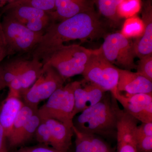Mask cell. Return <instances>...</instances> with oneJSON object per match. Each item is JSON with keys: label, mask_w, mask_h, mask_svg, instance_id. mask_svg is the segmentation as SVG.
I'll list each match as a JSON object with an SVG mask.
<instances>
[{"label": "cell", "mask_w": 152, "mask_h": 152, "mask_svg": "<svg viewBox=\"0 0 152 152\" xmlns=\"http://www.w3.org/2000/svg\"><path fill=\"white\" fill-rule=\"evenodd\" d=\"M136 65V72L152 82V54L140 58Z\"/></svg>", "instance_id": "obj_27"}, {"label": "cell", "mask_w": 152, "mask_h": 152, "mask_svg": "<svg viewBox=\"0 0 152 152\" xmlns=\"http://www.w3.org/2000/svg\"><path fill=\"white\" fill-rule=\"evenodd\" d=\"M93 50L79 45H63L42 58L43 68H54L66 80L83 74Z\"/></svg>", "instance_id": "obj_3"}, {"label": "cell", "mask_w": 152, "mask_h": 152, "mask_svg": "<svg viewBox=\"0 0 152 152\" xmlns=\"http://www.w3.org/2000/svg\"><path fill=\"white\" fill-rule=\"evenodd\" d=\"M99 13L112 23L117 24L121 18L117 10L123 0H96Z\"/></svg>", "instance_id": "obj_24"}, {"label": "cell", "mask_w": 152, "mask_h": 152, "mask_svg": "<svg viewBox=\"0 0 152 152\" xmlns=\"http://www.w3.org/2000/svg\"><path fill=\"white\" fill-rule=\"evenodd\" d=\"M56 0H16L2 7L1 14L19 6H28L51 13L55 11Z\"/></svg>", "instance_id": "obj_22"}, {"label": "cell", "mask_w": 152, "mask_h": 152, "mask_svg": "<svg viewBox=\"0 0 152 152\" xmlns=\"http://www.w3.org/2000/svg\"><path fill=\"white\" fill-rule=\"evenodd\" d=\"M137 152H152V136H136Z\"/></svg>", "instance_id": "obj_29"}, {"label": "cell", "mask_w": 152, "mask_h": 152, "mask_svg": "<svg viewBox=\"0 0 152 152\" xmlns=\"http://www.w3.org/2000/svg\"><path fill=\"white\" fill-rule=\"evenodd\" d=\"M145 29L143 21L136 15L126 19L120 33L128 39H138L143 34Z\"/></svg>", "instance_id": "obj_21"}, {"label": "cell", "mask_w": 152, "mask_h": 152, "mask_svg": "<svg viewBox=\"0 0 152 152\" xmlns=\"http://www.w3.org/2000/svg\"><path fill=\"white\" fill-rule=\"evenodd\" d=\"M118 69L106 59L97 49L93 50L82 75L86 81L110 92L114 97L120 92L118 89Z\"/></svg>", "instance_id": "obj_6"}, {"label": "cell", "mask_w": 152, "mask_h": 152, "mask_svg": "<svg viewBox=\"0 0 152 152\" xmlns=\"http://www.w3.org/2000/svg\"><path fill=\"white\" fill-rule=\"evenodd\" d=\"M65 81L54 68H43L42 72L38 80L22 94L24 104L38 111L39 104L64 86Z\"/></svg>", "instance_id": "obj_8"}, {"label": "cell", "mask_w": 152, "mask_h": 152, "mask_svg": "<svg viewBox=\"0 0 152 152\" xmlns=\"http://www.w3.org/2000/svg\"><path fill=\"white\" fill-rule=\"evenodd\" d=\"M7 141L5 133L0 124V152H8Z\"/></svg>", "instance_id": "obj_33"}, {"label": "cell", "mask_w": 152, "mask_h": 152, "mask_svg": "<svg viewBox=\"0 0 152 152\" xmlns=\"http://www.w3.org/2000/svg\"><path fill=\"white\" fill-rule=\"evenodd\" d=\"M42 121L37 112L30 117L20 134L17 141L16 147L24 145L34 137L36 131Z\"/></svg>", "instance_id": "obj_25"}, {"label": "cell", "mask_w": 152, "mask_h": 152, "mask_svg": "<svg viewBox=\"0 0 152 152\" xmlns=\"http://www.w3.org/2000/svg\"><path fill=\"white\" fill-rule=\"evenodd\" d=\"M113 98L117 121L116 152H137L135 132L139 121L120 108L116 100Z\"/></svg>", "instance_id": "obj_9"}, {"label": "cell", "mask_w": 152, "mask_h": 152, "mask_svg": "<svg viewBox=\"0 0 152 152\" xmlns=\"http://www.w3.org/2000/svg\"><path fill=\"white\" fill-rule=\"evenodd\" d=\"M1 20L2 29L9 56L32 53L44 33L31 31L7 13Z\"/></svg>", "instance_id": "obj_5"}, {"label": "cell", "mask_w": 152, "mask_h": 152, "mask_svg": "<svg viewBox=\"0 0 152 152\" xmlns=\"http://www.w3.org/2000/svg\"><path fill=\"white\" fill-rule=\"evenodd\" d=\"M136 136H152V122L142 123L136 128Z\"/></svg>", "instance_id": "obj_32"}, {"label": "cell", "mask_w": 152, "mask_h": 152, "mask_svg": "<svg viewBox=\"0 0 152 152\" xmlns=\"http://www.w3.org/2000/svg\"><path fill=\"white\" fill-rule=\"evenodd\" d=\"M24 104L21 98L8 96L0 104V124L5 133L7 140L14 121Z\"/></svg>", "instance_id": "obj_19"}, {"label": "cell", "mask_w": 152, "mask_h": 152, "mask_svg": "<svg viewBox=\"0 0 152 152\" xmlns=\"http://www.w3.org/2000/svg\"><path fill=\"white\" fill-rule=\"evenodd\" d=\"M37 112L24 104L14 121L12 130L7 138L9 146L16 148L17 141L22 130L30 117Z\"/></svg>", "instance_id": "obj_20"}, {"label": "cell", "mask_w": 152, "mask_h": 152, "mask_svg": "<svg viewBox=\"0 0 152 152\" xmlns=\"http://www.w3.org/2000/svg\"><path fill=\"white\" fill-rule=\"evenodd\" d=\"M82 82L83 81L71 82L56 91L48 99L47 102L38 109L37 113L41 119H54L72 128L74 91Z\"/></svg>", "instance_id": "obj_4"}, {"label": "cell", "mask_w": 152, "mask_h": 152, "mask_svg": "<svg viewBox=\"0 0 152 152\" xmlns=\"http://www.w3.org/2000/svg\"><path fill=\"white\" fill-rule=\"evenodd\" d=\"M29 29L44 33L53 22L48 12L28 6H19L4 12Z\"/></svg>", "instance_id": "obj_10"}, {"label": "cell", "mask_w": 152, "mask_h": 152, "mask_svg": "<svg viewBox=\"0 0 152 152\" xmlns=\"http://www.w3.org/2000/svg\"><path fill=\"white\" fill-rule=\"evenodd\" d=\"M8 88H9V92L7 96L21 98L22 86L18 77L11 82Z\"/></svg>", "instance_id": "obj_30"}, {"label": "cell", "mask_w": 152, "mask_h": 152, "mask_svg": "<svg viewBox=\"0 0 152 152\" xmlns=\"http://www.w3.org/2000/svg\"><path fill=\"white\" fill-rule=\"evenodd\" d=\"M34 137L40 145L51 146L50 132L48 126L43 121H42L37 129Z\"/></svg>", "instance_id": "obj_28"}, {"label": "cell", "mask_w": 152, "mask_h": 152, "mask_svg": "<svg viewBox=\"0 0 152 152\" xmlns=\"http://www.w3.org/2000/svg\"><path fill=\"white\" fill-rule=\"evenodd\" d=\"M95 0H56L55 11L49 13L53 22L61 21L77 14L94 10Z\"/></svg>", "instance_id": "obj_14"}, {"label": "cell", "mask_w": 152, "mask_h": 152, "mask_svg": "<svg viewBox=\"0 0 152 152\" xmlns=\"http://www.w3.org/2000/svg\"><path fill=\"white\" fill-rule=\"evenodd\" d=\"M15 1L16 0H0V7H3L10 3Z\"/></svg>", "instance_id": "obj_34"}, {"label": "cell", "mask_w": 152, "mask_h": 152, "mask_svg": "<svg viewBox=\"0 0 152 152\" xmlns=\"http://www.w3.org/2000/svg\"><path fill=\"white\" fill-rule=\"evenodd\" d=\"M88 83L86 84V81L84 80L74 91V118L77 114L100 102L105 96L107 92L100 87L92 83Z\"/></svg>", "instance_id": "obj_12"}, {"label": "cell", "mask_w": 152, "mask_h": 152, "mask_svg": "<svg viewBox=\"0 0 152 152\" xmlns=\"http://www.w3.org/2000/svg\"><path fill=\"white\" fill-rule=\"evenodd\" d=\"M113 97L125 111L138 121L152 122V93L125 96L119 92Z\"/></svg>", "instance_id": "obj_11"}, {"label": "cell", "mask_w": 152, "mask_h": 152, "mask_svg": "<svg viewBox=\"0 0 152 152\" xmlns=\"http://www.w3.org/2000/svg\"><path fill=\"white\" fill-rule=\"evenodd\" d=\"M104 33L103 24L95 10L80 13L61 21L52 23L31 53L32 57L41 61L64 43L76 40L82 42L94 40L103 37Z\"/></svg>", "instance_id": "obj_1"}, {"label": "cell", "mask_w": 152, "mask_h": 152, "mask_svg": "<svg viewBox=\"0 0 152 152\" xmlns=\"http://www.w3.org/2000/svg\"><path fill=\"white\" fill-rule=\"evenodd\" d=\"M142 19L145 26L143 34L134 42L136 57L140 59L152 53V7L150 1L144 4Z\"/></svg>", "instance_id": "obj_17"}, {"label": "cell", "mask_w": 152, "mask_h": 152, "mask_svg": "<svg viewBox=\"0 0 152 152\" xmlns=\"http://www.w3.org/2000/svg\"><path fill=\"white\" fill-rule=\"evenodd\" d=\"M46 124L51 136V147L61 152H67L72 144L74 135L72 128L58 120L48 118L42 120Z\"/></svg>", "instance_id": "obj_16"}, {"label": "cell", "mask_w": 152, "mask_h": 152, "mask_svg": "<svg viewBox=\"0 0 152 152\" xmlns=\"http://www.w3.org/2000/svg\"><path fill=\"white\" fill-rule=\"evenodd\" d=\"M43 67L42 61L35 58H18L17 77L21 84L22 95L38 80L42 72Z\"/></svg>", "instance_id": "obj_15"}, {"label": "cell", "mask_w": 152, "mask_h": 152, "mask_svg": "<svg viewBox=\"0 0 152 152\" xmlns=\"http://www.w3.org/2000/svg\"><path fill=\"white\" fill-rule=\"evenodd\" d=\"M18 58L0 64V91L8 87L17 77Z\"/></svg>", "instance_id": "obj_23"}, {"label": "cell", "mask_w": 152, "mask_h": 152, "mask_svg": "<svg viewBox=\"0 0 152 152\" xmlns=\"http://www.w3.org/2000/svg\"><path fill=\"white\" fill-rule=\"evenodd\" d=\"M142 9V0H123L118 6L117 13L120 18H128L136 15Z\"/></svg>", "instance_id": "obj_26"}, {"label": "cell", "mask_w": 152, "mask_h": 152, "mask_svg": "<svg viewBox=\"0 0 152 152\" xmlns=\"http://www.w3.org/2000/svg\"><path fill=\"white\" fill-rule=\"evenodd\" d=\"M74 126L85 134L116 138L117 121L111 94H106L94 105L74 118Z\"/></svg>", "instance_id": "obj_2"}, {"label": "cell", "mask_w": 152, "mask_h": 152, "mask_svg": "<svg viewBox=\"0 0 152 152\" xmlns=\"http://www.w3.org/2000/svg\"><path fill=\"white\" fill-rule=\"evenodd\" d=\"M16 152H61L58 151L53 147L49 146L40 145L26 147L22 148Z\"/></svg>", "instance_id": "obj_31"}, {"label": "cell", "mask_w": 152, "mask_h": 152, "mask_svg": "<svg viewBox=\"0 0 152 152\" xmlns=\"http://www.w3.org/2000/svg\"><path fill=\"white\" fill-rule=\"evenodd\" d=\"M118 89L129 94L152 93V82L137 72L119 69Z\"/></svg>", "instance_id": "obj_13"}, {"label": "cell", "mask_w": 152, "mask_h": 152, "mask_svg": "<svg viewBox=\"0 0 152 152\" xmlns=\"http://www.w3.org/2000/svg\"><path fill=\"white\" fill-rule=\"evenodd\" d=\"M72 129L75 137V152H116L100 136L81 132L74 126Z\"/></svg>", "instance_id": "obj_18"}, {"label": "cell", "mask_w": 152, "mask_h": 152, "mask_svg": "<svg viewBox=\"0 0 152 152\" xmlns=\"http://www.w3.org/2000/svg\"><path fill=\"white\" fill-rule=\"evenodd\" d=\"M98 50L114 66L128 70L136 69L134 42L121 33H113L106 36L102 45Z\"/></svg>", "instance_id": "obj_7"}]
</instances>
